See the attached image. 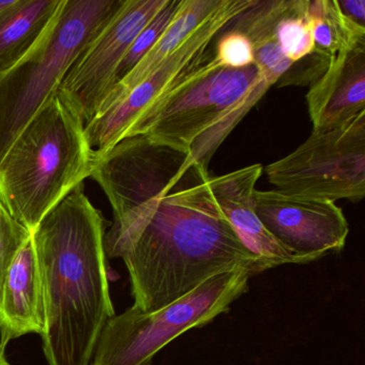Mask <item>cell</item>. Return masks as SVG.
Masks as SVG:
<instances>
[{"label": "cell", "instance_id": "2", "mask_svg": "<svg viewBox=\"0 0 365 365\" xmlns=\"http://www.w3.org/2000/svg\"><path fill=\"white\" fill-rule=\"evenodd\" d=\"M106 221L78 185L33 232L44 304L48 365H91L115 315L106 262Z\"/></svg>", "mask_w": 365, "mask_h": 365}, {"label": "cell", "instance_id": "1", "mask_svg": "<svg viewBox=\"0 0 365 365\" xmlns=\"http://www.w3.org/2000/svg\"><path fill=\"white\" fill-rule=\"evenodd\" d=\"M91 177L112 206L106 253L125 262L135 309L157 311L220 273L267 270L237 236L213 198L208 170L189 151L129 136L98 160Z\"/></svg>", "mask_w": 365, "mask_h": 365}, {"label": "cell", "instance_id": "6", "mask_svg": "<svg viewBox=\"0 0 365 365\" xmlns=\"http://www.w3.org/2000/svg\"><path fill=\"white\" fill-rule=\"evenodd\" d=\"M251 277L245 269L227 271L157 311L131 307L115 314L100 335L91 365H153L158 352L179 335L227 313Z\"/></svg>", "mask_w": 365, "mask_h": 365}, {"label": "cell", "instance_id": "18", "mask_svg": "<svg viewBox=\"0 0 365 365\" xmlns=\"http://www.w3.org/2000/svg\"><path fill=\"white\" fill-rule=\"evenodd\" d=\"M181 1L182 0H166L165 5L140 31L119 67L116 84L128 76L159 41L160 38L163 36L172 21L174 20L175 16L180 8Z\"/></svg>", "mask_w": 365, "mask_h": 365}, {"label": "cell", "instance_id": "9", "mask_svg": "<svg viewBox=\"0 0 365 365\" xmlns=\"http://www.w3.org/2000/svg\"><path fill=\"white\" fill-rule=\"evenodd\" d=\"M166 0H123L118 9L70 67L59 91L71 102L85 125L93 120L117 72L140 31Z\"/></svg>", "mask_w": 365, "mask_h": 365}, {"label": "cell", "instance_id": "24", "mask_svg": "<svg viewBox=\"0 0 365 365\" xmlns=\"http://www.w3.org/2000/svg\"><path fill=\"white\" fill-rule=\"evenodd\" d=\"M0 365H10L6 359V350L1 349V348H0Z\"/></svg>", "mask_w": 365, "mask_h": 365}, {"label": "cell", "instance_id": "16", "mask_svg": "<svg viewBox=\"0 0 365 365\" xmlns=\"http://www.w3.org/2000/svg\"><path fill=\"white\" fill-rule=\"evenodd\" d=\"M307 21L314 48L332 58L341 51L365 43V29L347 20L336 0H309Z\"/></svg>", "mask_w": 365, "mask_h": 365}, {"label": "cell", "instance_id": "14", "mask_svg": "<svg viewBox=\"0 0 365 365\" xmlns=\"http://www.w3.org/2000/svg\"><path fill=\"white\" fill-rule=\"evenodd\" d=\"M222 4L223 0H182L178 12L165 33L138 66L110 89L102 102L97 115L123 99L132 89L142 83L166 57L174 53L193 31L215 14Z\"/></svg>", "mask_w": 365, "mask_h": 365}, {"label": "cell", "instance_id": "13", "mask_svg": "<svg viewBox=\"0 0 365 365\" xmlns=\"http://www.w3.org/2000/svg\"><path fill=\"white\" fill-rule=\"evenodd\" d=\"M43 292L33 234L0 282V348L23 335L42 334Z\"/></svg>", "mask_w": 365, "mask_h": 365}, {"label": "cell", "instance_id": "5", "mask_svg": "<svg viewBox=\"0 0 365 365\" xmlns=\"http://www.w3.org/2000/svg\"><path fill=\"white\" fill-rule=\"evenodd\" d=\"M123 0H63L33 50L0 76V161Z\"/></svg>", "mask_w": 365, "mask_h": 365}, {"label": "cell", "instance_id": "3", "mask_svg": "<svg viewBox=\"0 0 365 365\" xmlns=\"http://www.w3.org/2000/svg\"><path fill=\"white\" fill-rule=\"evenodd\" d=\"M93 166L84 120L58 88L0 161V202L33 234Z\"/></svg>", "mask_w": 365, "mask_h": 365}, {"label": "cell", "instance_id": "22", "mask_svg": "<svg viewBox=\"0 0 365 365\" xmlns=\"http://www.w3.org/2000/svg\"><path fill=\"white\" fill-rule=\"evenodd\" d=\"M336 4L347 20L365 29V0H336Z\"/></svg>", "mask_w": 365, "mask_h": 365}, {"label": "cell", "instance_id": "4", "mask_svg": "<svg viewBox=\"0 0 365 365\" xmlns=\"http://www.w3.org/2000/svg\"><path fill=\"white\" fill-rule=\"evenodd\" d=\"M272 86L255 63L239 69L224 67L212 53L182 84L138 118L123 138L144 134L189 151L192 162L208 170L215 151Z\"/></svg>", "mask_w": 365, "mask_h": 365}, {"label": "cell", "instance_id": "20", "mask_svg": "<svg viewBox=\"0 0 365 365\" xmlns=\"http://www.w3.org/2000/svg\"><path fill=\"white\" fill-rule=\"evenodd\" d=\"M230 25V24H228ZM226 27L217 37L213 56L220 65L230 68H245L254 63L253 46L247 36Z\"/></svg>", "mask_w": 365, "mask_h": 365}, {"label": "cell", "instance_id": "11", "mask_svg": "<svg viewBox=\"0 0 365 365\" xmlns=\"http://www.w3.org/2000/svg\"><path fill=\"white\" fill-rule=\"evenodd\" d=\"M262 174V166L255 164L223 176H210L209 187L237 236L267 270L283 264H298L296 258L271 236L256 213L254 191Z\"/></svg>", "mask_w": 365, "mask_h": 365}, {"label": "cell", "instance_id": "15", "mask_svg": "<svg viewBox=\"0 0 365 365\" xmlns=\"http://www.w3.org/2000/svg\"><path fill=\"white\" fill-rule=\"evenodd\" d=\"M63 0H16L0 14V76L16 67L41 39Z\"/></svg>", "mask_w": 365, "mask_h": 365}, {"label": "cell", "instance_id": "23", "mask_svg": "<svg viewBox=\"0 0 365 365\" xmlns=\"http://www.w3.org/2000/svg\"><path fill=\"white\" fill-rule=\"evenodd\" d=\"M16 4V0H9V1H3L0 0V14H3L4 12L7 11L9 8Z\"/></svg>", "mask_w": 365, "mask_h": 365}, {"label": "cell", "instance_id": "10", "mask_svg": "<svg viewBox=\"0 0 365 365\" xmlns=\"http://www.w3.org/2000/svg\"><path fill=\"white\" fill-rule=\"evenodd\" d=\"M254 207L264 228L298 264L315 262L345 247L349 224L334 202L255 190Z\"/></svg>", "mask_w": 365, "mask_h": 365}, {"label": "cell", "instance_id": "17", "mask_svg": "<svg viewBox=\"0 0 365 365\" xmlns=\"http://www.w3.org/2000/svg\"><path fill=\"white\" fill-rule=\"evenodd\" d=\"M307 3L309 0H292L275 29L279 46L292 63L301 61L315 50L307 21Z\"/></svg>", "mask_w": 365, "mask_h": 365}, {"label": "cell", "instance_id": "21", "mask_svg": "<svg viewBox=\"0 0 365 365\" xmlns=\"http://www.w3.org/2000/svg\"><path fill=\"white\" fill-rule=\"evenodd\" d=\"M334 58L314 50L301 61L292 63L288 71L277 81V87L311 86L330 67Z\"/></svg>", "mask_w": 365, "mask_h": 365}, {"label": "cell", "instance_id": "7", "mask_svg": "<svg viewBox=\"0 0 365 365\" xmlns=\"http://www.w3.org/2000/svg\"><path fill=\"white\" fill-rule=\"evenodd\" d=\"M264 172L271 185L289 195L360 202L365 195V112L339 129L312 132Z\"/></svg>", "mask_w": 365, "mask_h": 365}, {"label": "cell", "instance_id": "19", "mask_svg": "<svg viewBox=\"0 0 365 365\" xmlns=\"http://www.w3.org/2000/svg\"><path fill=\"white\" fill-rule=\"evenodd\" d=\"M31 232L0 202V282Z\"/></svg>", "mask_w": 365, "mask_h": 365}, {"label": "cell", "instance_id": "8", "mask_svg": "<svg viewBox=\"0 0 365 365\" xmlns=\"http://www.w3.org/2000/svg\"><path fill=\"white\" fill-rule=\"evenodd\" d=\"M254 0H223L221 7L127 96L85 125L95 161L120 142L129 128L182 84L211 57V43Z\"/></svg>", "mask_w": 365, "mask_h": 365}, {"label": "cell", "instance_id": "12", "mask_svg": "<svg viewBox=\"0 0 365 365\" xmlns=\"http://www.w3.org/2000/svg\"><path fill=\"white\" fill-rule=\"evenodd\" d=\"M307 110L313 132H328L365 112V43L341 51L309 86Z\"/></svg>", "mask_w": 365, "mask_h": 365}]
</instances>
